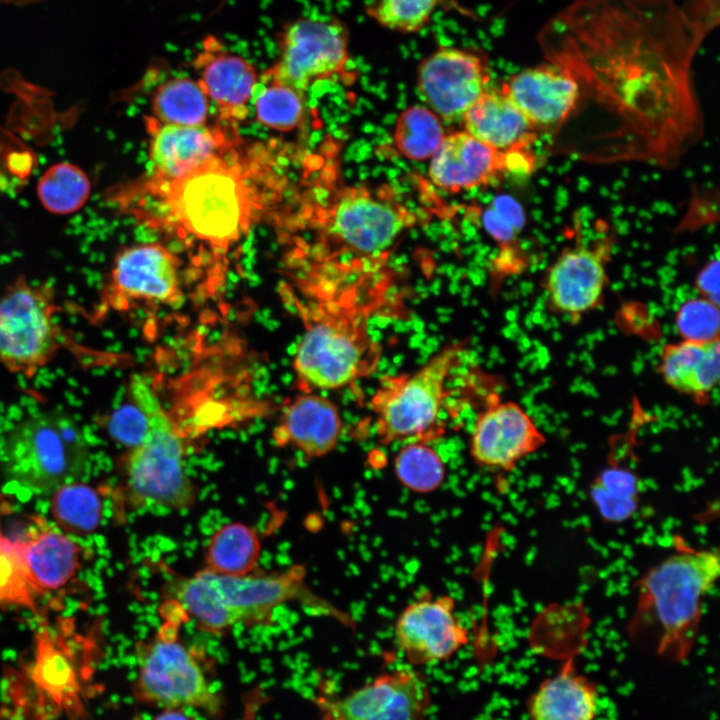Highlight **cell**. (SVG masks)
Listing matches in <instances>:
<instances>
[{"mask_svg":"<svg viewBox=\"0 0 720 720\" xmlns=\"http://www.w3.org/2000/svg\"><path fill=\"white\" fill-rule=\"evenodd\" d=\"M718 23L719 0H575L556 12L537 42L581 93L557 151L676 166L703 136L692 66Z\"/></svg>","mask_w":720,"mask_h":720,"instance_id":"1","label":"cell"},{"mask_svg":"<svg viewBox=\"0 0 720 720\" xmlns=\"http://www.w3.org/2000/svg\"><path fill=\"white\" fill-rule=\"evenodd\" d=\"M362 267L344 263L308 284L305 331L294 357L302 392L343 388L377 371L382 347L369 322L385 306L388 289L367 281L368 270L352 277Z\"/></svg>","mask_w":720,"mask_h":720,"instance_id":"2","label":"cell"},{"mask_svg":"<svg viewBox=\"0 0 720 720\" xmlns=\"http://www.w3.org/2000/svg\"><path fill=\"white\" fill-rule=\"evenodd\" d=\"M720 576V555L694 548L681 539L675 550L650 566L635 582L636 602L628 633L655 636L661 658L687 659L698 638L704 600Z\"/></svg>","mask_w":720,"mask_h":720,"instance_id":"3","label":"cell"},{"mask_svg":"<svg viewBox=\"0 0 720 720\" xmlns=\"http://www.w3.org/2000/svg\"><path fill=\"white\" fill-rule=\"evenodd\" d=\"M130 391L146 418L147 430L122 462V481L113 493L119 509L192 507L198 488L186 473V445L180 430L145 378L135 375Z\"/></svg>","mask_w":720,"mask_h":720,"instance_id":"4","label":"cell"},{"mask_svg":"<svg viewBox=\"0 0 720 720\" xmlns=\"http://www.w3.org/2000/svg\"><path fill=\"white\" fill-rule=\"evenodd\" d=\"M465 347V341L449 343L415 371L380 378L369 407L382 445L430 443L445 433L441 416L453 393L447 383Z\"/></svg>","mask_w":720,"mask_h":720,"instance_id":"5","label":"cell"},{"mask_svg":"<svg viewBox=\"0 0 720 720\" xmlns=\"http://www.w3.org/2000/svg\"><path fill=\"white\" fill-rule=\"evenodd\" d=\"M2 463L10 480L37 493H54L83 475L88 443L72 417L59 411L42 412L9 432Z\"/></svg>","mask_w":720,"mask_h":720,"instance_id":"6","label":"cell"},{"mask_svg":"<svg viewBox=\"0 0 720 720\" xmlns=\"http://www.w3.org/2000/svg\"><path fill=\"white\" fill-rule=\"evenodd\" d=\"M178 619L167 617L152 639L138 644L133 695L145 705L190 707L218 716L222 712L221 698L197 655L179 640Z\"/></svg>","mask_w":720,"mask_h":720,"instance_id":"7","label":"cell"},{"mask_svg":"<svg viewBox=\"0 0 720 720\" xmlns=\"http://www.w3.org/2000/svg\"><path fill=\"white\" fill-rule=\"evenodd\" d=\"M167 203L187 231L221 247L239 238L249 214L248 192L240 173L218 156L169 182Z\"/></svg>","mask_w":720,"mask_h":720,"instance_id":"8","label":"cell"},{"mask_svg":"<svg viewBox=\"0 0 720 720\" xmlns=\"http://www.w3.org/2000/svg\"><path fill=\"white\" fill-rule=\"evenodd\" d=\"M57 306L47 285L18 278L0 297V361L11 372L32 377L62 346Z\"/></svg>","mask_w":720,"mask_h":720,"instance_id":"9","label":"cell"},{"mask_svg":"<svg viewBox=\"0 0 720 720\" xmlns=\"http://www.w3.org/2000/svg\"><path fill=\"white\" fill-rule=\"evenodd\" d=\"M349 29L338 17H301L277 33V62L265 77L302 92L318 80L347 74Z\"/></svg>","mask_w":720,"mask_h":720,"instance_id":"10","label":"cell"},{"mask_svg":"<svg viewBox=\"0 0 720 720\" xmlns=\"http://www.w3.org/2000/svg\"><path fill=\"white\" fill-rule=\"evenodd\" d=\"M200 571L210 590L218 634L238 624L247 627L270 624L274 611L290 601H310L316 606L319 600L308 590L305 568L301 565L243 576L221 575L206 568Z\"/></svg>","mask_w":720,"mask_h":720,"instance_id":"11","label":"cell"},{"mask_svg":"<svg viewBox=\"0 0 720 720\" xmlns=\"http://www.w3.org/2000/svg\"><path fill=\"white\" fill-rule=\"evenodd\" d=\"M598 240L593 244L578 242L563 249L547 268L542 289L550 313L578 323L603 305L609 282L611 240L608 237Z\"/></svg>","mask_w":720,"mask_h":720,"instance_id":"12","label":"cell"},{"mask_svg":"<svg viewBox=\"0 0 720 720\" xmlns=\"http://www.w3.org/2000/svg\"><path fill=\"white\" fill-rule=\"evenodd\" d=\"M409 217L403 208L362 187L346 188L328 210L326 233L342 251L370 262L394 244Z\"/></svg>","mask_w":720,"mask_h":720,"instance_id":"13","label":"cell"},{"mask_svg":"<svg viewBox=\"0 0 720 720\" xmlns=\"http://www.w3.org/2000/svg\"><path fill=\"white\" fill-rule=\"evenodd\" d=\"M546 441L543 431L520 404L503 400L493 392L476 417L469 451L480 468L508 474Z\"/></svg>","mask_w":720,"mask_h":720,"instance_id":"14","label":"cell"},{"mask_svg":"<svg viewBox=\"0 0 720 720\" xmlns=\"http://www.w3.org/2000/svg\"><path fill=\"white\" fill-rule=\"evenodd\" d=\"M485 54L474 48L440 46L417 69L418 91L433 112L448 123L462 120L468 108L488 89Z\"/></svg>","mask_w":720,"mask_h":720,"instance_id":"15","label":"cell"},{"mask_svg":"<svg viewBox=\"0 0 720 720\" xmlns=\"http://www.w3.org/2000/svg\"><path fill=\"white\" fill-rule=\"evenodd\" d=\"M335 720H427L431 691L426 677L413 668L384 672L337 699L321 697Z\"/></svg>","mask_w":720,"mask_h":720,"instance_id":"16","label":"cell"},{"mask_svg":"<svg viewBox=\"0 0 720 720\" xmlns=\"http://www.w3.org/2000/svg\"><path fill=\"white\" fill-rule=\"evenodd\" d=\"M178 258L160 244L122 250L114 259L103 306L126 310L137 302L176 304L182 298Z\"/></svg>","mask_w":720,"mask_h":720,"instance_id":"17","label":"cell"},{"mask_svg":"<svg viewBox=\"0 0 720 720\" xmlns=\"http://www.w3.org/2000/svg\"><path fill=\"white\" fill-rule=\"evenodd\" d=\"M395 643L412 666L450 659L469 642L449 595L421 596L402 609L394 623Z\"/></svg>","mask_w":720,"mask_h":720,"instance_id":"18","label":"cell"},{"mask_svg":"<svg viewBox=\"0 0 720 720\" xmlns=\"http://www.w3.org/2000/svg\"><path fill=\"white\" fill-rule=\"evenodd\" d=\"M500 89L540 135L552 137L576 112L581 97L575 79L549 62L512 75Z\"/></svg>","mask_w":720,"mask_h":720,"instance_id":"19","label":"cell"},{"mask_svg":"<svg viewBox=\"0 0 720 720\" xmlns=\"http://www.w3.org/2000/svg\"><path fill=\"white\" fill-rule=\"evenodd\" d=\"M431 158L430 179L452 192L487 185L509 173L508 152L498 151L465 131L445 136Z\"/></svg>","mask_w":720,"mask_h":720,"instance_id":"20","label":"cell"},{"mask_svg":"<svg viewBox=\"0 0 720 720\" xmlns=\"http://www.w3.org/2000/svg\"><path fill=\"white\" fill-rule=\"evenodd\" d=\"M341 432L337 406L324 396L302 392L283 409L273 438L279 446L290 445L313 460L330 454Z\"/></svg>","mask_w":720,"mask_h":720,"instance_id":"21","label":"cell"},{"mask_svg":"<svg viewBox=\"0 0 720 720\" xmlns=\"http://www.w3.org/2000/svg\"><path fill=\"white\" fill-rule=\"evenodd\" d=\"M30 679L41 704L79 715L80 676L73 651L62 636L41 625L35 635Z\"/></svg>","mask_w":720,"mask_h":720,"instance_id":"22","label":"cell"},{"mask_svg":"<svg viewBox=\"0 0 720 720\" xmlns=\"http://www.w3.org/2000/svg\"><path fill=\"white\" fill-rule=\"evenodd\" d=\"M719 346V340L666 343L659 352L657 371L672 390L705 405L719 382Z\"/></svg>","mask_w":720,"mask_h":720,"instance_id":"23","label":"cell"},{"mask_svg":"<svg viewBox=\"0 0 720 720\" xmlns=\"http://www.w3.org/2000/svg\"><path fill=\"white\" fill-rule=\"evenodd\" d=\"M461 121L465 132L501 152L530 149L540 136L501 89H487Z\"/></svg>","mask_w":720,"mask_h":720,"instance_id":"24","label":"cell"},{"mask_svg":"<svg viewBox=\"0 0 720 720\" xmlns=\"http://www.w3.org/2000/svg\"><path fill=\"white\" fill-rule=\"evenodd\" d=\"M598 703L596 683L569 658L530 695L527 713L529 720H595Z\"/></svg>","mask_w":720,"mask_h":720,"instance_id":"25","label":"cell"},{"mask_svg":"<svg viewBox=\"0 0 720 720\" xmlns=\"http://www.w3.org/2000/svg\"><path fill=\"white\" fill-rule=\"evenodd\" d=\"M223 145L219 130L162 124L153 130L150 157L156 175L171 182L217 157Z\"/></svg>","mask_w":720,"mask_h":720,"instance_id":"26","label":"cell"},{"mask_svg":"<svg viewBox=\"0 0 720 720\" xmlns=\"http://www.w3.org/2000/svg\"><path fill=\"white\" fill-rule=\"evenodd\" d=\"M204 93L226 111H240L257 85V72L243 57L224 48L220 39L207 35L193 62Z\"/></svg>","mask_w":720,"mask_h":720,"instance_id":"27","label":"cell"},{"mask_svg":"<svg viewBox=\"0 0 720 720\" xmlns=\"http://www.w3.org/2000/svg\"><path fill=\"white\" fill-rule=\"evenodd\" d=\"M17 543L26 578L36 595L60 589L80 567V547L53 529L33 532Z\"/></svg>","mask_w":720,"mask_h":720,"instance_id":"28","label":"cell"},{"mask_svg":"<svg viewBox=\"0 0 720 720\" xmlns=\"http://www.w3.org/2000/svg\"><path fill=\"white\" fill-rule=\"evenodd\" d=\"M641 491L636 471L619 460H610L590 482L588 497L603 522L622 524L637 514Z\"/></svg>","mask_w":720,"mask_h":720,"instance_id":"29","label":"cell"},{"mask_svg":"<svg viewBox=\"0 0 720 720\" xmlns=\"http://www.w3.org/2000/svg\"><path fill=\"white\" fill-rule=\"evenodd\" d=\"M261 553L257 532L241 522L218 528L205 550L206 569L221 575L243 576L256 571Z\"/></svg>","mask_w":720,"mask_h":720,"instance_id":"30","label":"cell"},{"mask_svg":"<svg viewBox=\"0 0 720 720\" xmlns=\"http://www.w3.org/2000/svg\"><path fill=\"white\" fill-rule=\"evenodd\" d=\"M153 112L162 124L201 126L208 115L207 95L198 82L174 77L163 82L155 91Z\"/></svg>","mask_w":720,"mask_h":720,"instance_id":"31","label":"cell"},{"mask_svg":"<svg viewBox=\"0 0 720 720\" xmlns=\"http://www.w3.org/2000/svg\"><path fill=\"white\" fill-rule=\"evenodd\" d=\"M393 466L401 485L417 494L438 490L446 478L442 458L425 442H408L395 455Z\"/></svg>","mask_w":720,"mask_h":720,"instance_id":"32","label":"cell"},{"mask_svg":"<svg viewBox=\"0 0 720 720\" xmlns=\"http://www.w3.org/2000/svg\"><path fill=\"white\" fill-rule=\"evenodd\" d=\"M52 514L64 530L90 533L101 523V497L96 489L77 481L63 485L54 492Z\"/></svg>","mask_w":720,"mask_h":720,"instance_id":"33","label":"cell"},{"mask_svg":"<svg viewBox=\"0 0 720 720\" xmlns=\"http://www.w3.org/2000/svg\"><path fill=\"white\" fill-rule=\"evenodd\" d=\"M37 192L47 210L56 214H69L87 201L90 182L79 167L61 162L51 166L42 175Z\"/></svg>","mask_w":720,"mask_h":720,"instance_id":"34","label":"cell"},{"mask_svg":"<svg viewBox=\"0 0 720 720\" xmlns=\"http://www.w3.org/2000/svg\"><path fill=\"white\" fill-rule=\"evenodd\" d=\"M445 138L440 118L423 106L403 111L396 124L395 142L407 158L416 161L431 158Z\"/></svg>","mask_w":720,"mask_h":720,"instance_id":"35","label":"cell"},{"mask_svg":"<svg viewBox=\"0 0 720 720\" xmlns=\"http://www.w3.org/2000/svg\"><path fill=\"white\" fill-rule=\"evenodd\" d=\"M442 0H370L368 17L380 26L401 34L420 32Z\"/></svg>","mask_w":720,"mask_h":720,"instance_id":"36","label":"cell"},{"mask_svg":"<svg viewBox=\"0 0 720 720\" xmlns=\"http://www.w3.org/2000/svg\"><path fill=\"white\" fill-rule=\"evenodd\" d=\"M266 80L269 84L257 97L255 103L258 121L274 130H293L303 116L301 92L269 78Z\"/></svg>","mask_w":720,"mask_h":720,"instance_id":"37","label":"cell"},{"mask_svg":"<svg viewBox=\"0 0 720 720\" xmlns=\"http://www.w3.org/2000/svg\"><path fill=\"white\" fill-rule=\"evenodd\" d=\"M36 596L26 578L18 543L0 534V607L23 606L35 612Z\"/></svg>","mask_w":720,"mask_h":720,"instance_id":"38","label":"cell"},{"mask_svg":"<svg viewBox=\"0 0 720 720\" xmlns=\"http://www.w3.org/2000/svg\"><path fill=\"white\" fill-rule=\"evenodd\" d=\"M675 327L681 340L695 342L719 340L718 304L700 296L685 301L676 311Z\"/></svg>","mask_w":720,"mask_h":720,"instance_id":"39","label":"cell"},{"mask_svg":"<svg viewBox=\"0 0 720 720\" xmlns=\"http://www.w3.org/2000/svg\"><path fill=\"white\" fill-rule=\"evenodd\" d=\"M146 430V418L135 403L121 408L110 424L112 436L130 449L141 443Z\"/></svg>","mask_w":720,"mask_h":720,"instance_id":"40","label":"cell"},{"mask_svg":"<svg viewBox=\"0 0 720 720\" xmlns=\"http://www.w3.org/2000/svg\"><path fill=\"white\" fill-rule=\"evenodd\" d=\"M695 288L700 297L719 304V261L717 258L708 261L698 272Z\"/></svg>","mask_w":720,"mask_h":720,"instance_id":"41","label":"cell"},{"mask_svg":"<svg viewBox=\"0 0 720 720\" xmlns=\"http://www.w3.org/2000/svg\"><path fill=\"white\" fill-rule=\"evenodd\" d=\"M153 720H192L179 708L164 709Z\"/></svg>","mask_w":720,"mask_h":720,"instance_id":"42","label":"cell"},{"mask_svg":"<svg viewBox=\"0 0 720 720\" xmlns=\"http://www.w3.org/2000/svg\"><path fill=\"white\" fill-rule=\"evenodd\" d=\"M320 707L322 710V720H335L325 707H323L322 705H320Z\"/></svg>","mask_w":720,"mask_h":720,"instance_id":"43","label":"cell"}]
</instances>
